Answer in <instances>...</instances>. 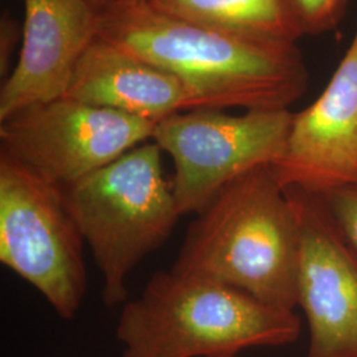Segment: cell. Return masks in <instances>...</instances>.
I'll return each instance as SVG.
<instances>
[{
  "label": "cell",
  "mask_w": 357,
  "mask_h": 357,
  "mask_svg": "<svg viewBox=\"0 0 357 357\" xmlns=\"http://www.w3.org/2000/svg\"><path fill=\"white\" fill-rule=\"evenodd\" d=\"M299 250L293 205L273 166H261L233 180L196 215L171 268L294 311Z\"/></svg>",
  "instance_id": "obj_2"
},
{
  "label": "cell",
  "mask_w": 357,
  "mask_h": 357,
  "mask_svg": "<svg viewBox=\"0 0 357 357\" xmlns=\"http://www.w3.org/2000/svg\"><path fill=\"white\" fill-rule=\"evenodd\" d=\"M301 330L295 311L169 268L156 271L139 296L123 303L115 335L122 357H224L291 344Z\"/></svg>",
  "instance_id": "obj_3"
},
{
  "label": "cell",
  "mask_w": 357,
  "mask_h": 357,
  "mask_svg": "<svg viewBox=\"0 0 357 357\" xmlns=\"http://www.w3.org/2000/svg\"><path fill=\"white\" fill-rule=\"evenodd\" d=\"M224 357H238V356H224Z\"/></svg>",
  "instance_id": "obj_17"
},
{
  "label": "cell",
  "mask_w": 357,
  "mask_h": 357,
  "mask_svg": "<svg viewBox=\"0 0 357 357\" xmlns=\"http://www.w3.org/2000/svg\"><path fill=\"white\" fill-rule=\"evenodd\" d=\"M180 20L255 38L295 43L303 36L289 0H146Z\"/></svg>",
  "instance_id": "obj_12"
},
{
  "label": "cell",
  "mask_w": 357,
  "mask_h": 357,
  "mask_svg": "<svg viewBox=\"0 0 357 357\" xmlns=\"http://www.w3.org/2000/svg\"><path fill=\"white\" fill-rule=\"evenodd\" d=\"M85 245L65 187L0 151V262L61 319L76 317L86 294Z\"/></svg>",
  "instance_id": "obj_5"
},
{
  "label": "cell",
  "mask_w": 357,
  "mask_h": 357,
  "mask_svg": "<svg viewBox=\"0 0 357 357\" xmlns=\"http://www.w3.org/2000/svg\"><path fill=\"white\" fill-rule=\"evenodd\" d=\"M23 41V26H20L10 13H3L0 19V76L10 75L13 53Z\"/></svg>",
  "instance_id": "obj_15"
},
{
  "label": "cell",
  "mask_w": 357,
  "mask_h": 357,
  "mask_svg": "<svg viewBox=\"0 0 357 357\" xmlns=\"http://www.w3.org/2000/svg\"><path fill=\"white\" fill-rule=\"evenodd\" d=\"M98 36L178 77L188 112L286 110L307 89L295 43L193 24L146 0H118L103 10Z\"/></svg>",
  "instance_id": "obj_1"
},
{
  "label": "cell",
  "mask_w": 357,
  "mask_h": 357,
  "mask_svg": "<svg viewBox=\"0 0 357 357\" xmlns=\"http://www.w3.org/2000/svg\"><path fill=\"white\" fill-rule=\"evenodd\" d=\"M91 6H94L97 10H100L102 13L103 10L109 8L110 6H113L118 0H88Z\"/></svg>",
  "instance_id": "obj_16"
},
{
  "label": "cell",
  "mask_w": 357,
  "mask_h": 357,
  "mask_svg": "<svg viewBox=\"0 0 357 357\" xmlns=\"http://www.w3.org/2000/svg\"><path fill=\"white\" fill-rule=\"evenodd\" d=\"M303 35H321L340 23L348 0H289Z\"/></svg>",
  "instance_id": "obj_13"
},
{
  "label": "cell",
  "mask_w": 357,
  "mask_h": 357,
  "mask_svg": "<svg viewBox=\"0 0 357 357\" xmlns=\"http://www.w3.org/2000/svg\"><path fill=\"white\" fill-rule=\"evenodd\" d=\"M345 240L357 252V184L321 195Z\"/></svg>",
  "instance_id": "obj_14"
},
{
  "label": "cell",
  "mask_w": 357,
  "mask_h": 357,
  "mask_svg": "<svg viewBox=\"0 0 357 357\" xmlns=\"http://www.w3.org/2000/svg\"><path fill=\"white\" fill-rule=\"evenodd\" d=\"M65 97L155 123L190 110L178 77L100 36L78 61Z\"/></svg>",
  "instance_id": "obj_11"
},
{
  "label": "cell",
  "mask_w": 357,
  "mask_h": 357,
  "mask_svg": "<svg viewBox=\"0 0 357 357\" xmlns=\"http://www.w3.org/2000/svg\"><path fill=\"white\" fill-rule=\"evenodd\" d=\"M293 113L191 110L156 123L153 139L174 163L171 180L181 216L202 212L224 187L257 167L273 166L286 150Z\"/></svg>",
  "instance_id": "obj_6"
},
{
  "label": "cell",
  "mask_w": 357,
  "mask_h": 357,
  "mask_svg": "<svg viewBox=\"0 0 357 357\" xmlns=\"http://www.w3.org/2000/svg\"><path fill=\"white\" fill-rule=\"evenodd\" d=\"M19 59L0 89V122L35 103L65 97L82 54L100 35L101 11L88 0H22Z\"/></svg>",
  "instance_id": "obj_10"
},
{
  "label": "cell",
  "mask_w": 357,
  "mask_h": 357,
  "mask_svg": "<svg viewBox=\"0 0 357 357\" xmlns=\"http://www.w3.org/2000/svg\"><path fill=\"white\" fill-rule=\"evenodd\" d=\"M156 123L69 97L35 103L0 122V151L68 187L153 139Z\"/></svg>",
  "instance_id": "obj_7"
},
{
  "label": "cell",
  "mask_w": 357,
  "mask_h": 357,
  "mask_svg": "<svg viewBox=\"0 0 357 357\" xmlns=\"http://www.w3.org/2000/svg\"><path fill=\"white\" fill-rule=\"evenodd\" d=\"M284 191L299 229L298 306L310 330L306 357H357V252L321 195Z\"/></svg>",
  "instance_id": "obj_8"
},
{
  "label": "cell",
  "mask_w": 357,
  "mask_h": 357,
  "mask_svg": "<svg viewBox=\"0 0 357 357\" xmlns=\"http://www.w3.org/2000/svg\"><path fill=\"white\" fill-rule=\"evenodd\" d=\"M273 171L283 188L319 195L357 184V26L326 89L293 114Z\"/></svg>",
  "instance_id": "obj_9"
},
{
  "label": "cell",
  "mask_w": 357,
  "mask_h": 357,
  "mask_svg": "<svg viewBox=\"0 0 357 357\" xmlns=\"http://www.w3.org/2000/svg\"><path fill=\"white\" fill-rule=\"evenodd\" d=\"M160 147L143 143L65 187L69 206L102 275V301L128 302V278L166 243L178 218Z\"/></svg>",
  "instance_id": "obj_4"
}]
</instances>
